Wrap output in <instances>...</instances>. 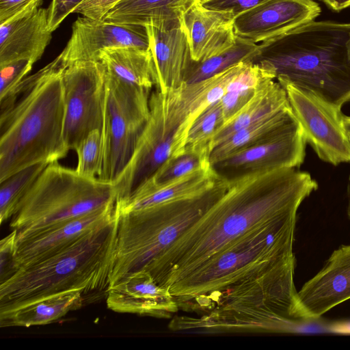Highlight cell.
Returning a JSON list of instances; mask_svg holds the SVG:
<instances>
[{"label": "cell", "mask_w": 350, "mask_h": 350, "mask_svg": "<svg viewBox=\"0 0 350 350\" xmlns=\"http://www.w3.org/2000/svg\"><path fill=\"white\" fill-rule=\"evenodd\" d=\"M105 74L125 83L151 90L156 76L149 49L113 46L100 51Z\"/></svg>", "instance_id": "obj_25"}, {"label": "cell", "mask_w": 350, "mask_h": 350, "mask_svg": "<svg viewBox=\"0 0 350 350\" xmlns=\"http://www.w3.org/2000/svg\"><path fill=\"white\" fill-rule=\"evenodd\" d=\"M242 62L206 79L193 83H184L178 88L186 119L176 135L172 157L183 154L185 138L191 124L207 108L221 98Z\"/></svg>", "instance_id": "obj_24"}, {"label": "cell", "mask_w": 350, "mask_h": 350, "mask_svg": "<svg viewBox=\"0 0 350 350\" xmlns=\"http://www.w3.org/2000/svg\"><path fill=\"white\" fill-rule=\"evenodd\" d=\"M267 0H209L202 5L208 9L230 13L234 18Z\"/></svg>", "instance_id": "obj_37"}, {"label": "cell", "mask_w": 350, "mask_h": 350, "mask_svg": "<svg viewBox=\"0 0 350 350\" xmlns=\"http://www.w3.org/2000/svg\"><path fill=\"white\" fill-rule=\"evenodd\" d=\"M64 137L68 150L91 131H102L105 102V72L99 61L72 63L62 72Z\"/></svg>", "instance_id": "obj_12"}, {"label": "cell", "mask_w": 350, "mask_h": 350, "mask_svg": "<svg viewBox=\"0 0 350 350\" xmlns=\"http://www.w3.org/2000/svg\"><path fill=\"white\" fill-rule=\"evenodd\" d=\"M114 184L79 175L58 163L48 164L22 200L10 228L17 232L79 217L116 203Z\"/></svg>", "instance_id": "obj_8"}, {"label": "cell", "mask_w": 350, "mask_h": 350, "mask_svg": "<svg viewBox=\"0 0 350 350\" xmlns=\"http://www.w3.org/2000/svg\"><path fill=\"white\" fill-rule=\"evenodd\" d=\"M318 188L307 172L284 168L228 180L221 198L144 270L167 289L243 234L295 214Z\"/></svg>", "instance_id": "obj_1"}, {"label": "cell", "mask_w": 350, "mask_h": 350, "mask_svg": "<svg viewBox=\"0 0 350 350\" xmlns=\"http://www.w3.org/2000/svg\"><path fill=\"white\" fill-rule=\"evenodd\" d=\"M288 107L284 89L278 81H269L258 89L241 110L215 133L211 142V152L238 131Z\"/></svg>", "instance_id": "obj_27"}, {"label": "cell", "mask_w": 350, "mask_h": 350, "mask_svg": "<svg viewBox=\"0 0 350 350\" xmlns=\"http://www.w3.org/2000/svg\"><path fill=\"white\" fill-rule=\"evenodd\" d=\"M224 124L219 100L207 108L191 124L185 138L183 153L196 152L210 157L211 140Z\"/></svg>", "instance_id": "obj_31"}, {"label": "cell", "mask_w": 350, "mask_h": 350, "mask_svg": "<svg viewBox=\"0 0 350 350\" xmlns=\"http://www.w3.org/2000/svg\"><path fill=\"white\" fill-rule=\"evenodd\" d=\"M262 45L237 36L234 45L225 52L202 62L193 61L186 75L185 83H193L210 78L245 61L254 62Z\"/></svg>", "instance_id": "obj_29"}, {"label": "cell", "mask_w": 350, "mask_h": 350, "mask_svg": "<svg viewBox=\"0 0 350 350\" xmlns=\"http://www.w3.org/2000/svg\"><path fill=\"white\" fill-rule=\"evenodd\" d=\"M276 79L286 93L306 144L319 158L333 165L350 163V140L343 126L342 107L287 79Z\"/></svg>", "instance_id": "obj_11"}, {"label": "cell", "mask_w": 350, "mask_h": 350, "mask_svg": "<svg viewBox=\"0 0 350 350\" xmlns=\"http://www.w3.org/2000/svg\"><path fill=\"white\" fill-rule=\"evenodd\" d=\"M150 91L105 74L103 156L99 180L115 185L129 164L149 118Z\"/></svg>", "instance_id": "obj_9"}, {"label": "cell", "mask_w": 350, "mask_h": 350, "mask_svg": "<svg viewBox=\"0 0 350 350\" xmlns=\"http://www.w3.org/2000/svg\"><path fill=\"white\" fill-rule=\"evenodd\" d=\"M87 301L79 291L53 295L16 309L0 313V327H30L46 325L78 310Z\"/></svg>", "instance_id": "obj_26"}, {"label": "cell", "mask_w": 350, "mask_h": 350, "mask_svg": "<svg viewBox=\"0 0 350 350\" xmlns=\"http://www.w3.org/2000/svg\"><path fill=\"white\" fill-rule=\"evenodd\" d=\"M207 165H211L208 155L196 152H185L170 157L144 184L161 185Z\"/></svg>", "instance_id": "obj_32"}, {"label": "cell", "mask_w": 350, "mask_h": 350, "mask_svg": "<svg viewBox=\"0 0 350 350\" xmlns=\"http://www.w3.org/2000/svg\"><path fill=\"white\" fill-rule=\"evenodd\" d=\"M328 329L340 334H350V321H338L329 325Z\"/></svg>", "instance_id": "obj_41"}, {"label": "cell", "mask_w": 350, "mask_h": 350, "mask_svg": "<svg viewBox=\"0 0 350 350\" xmlns=\"http://www.w3.org/2000/svg\"><path fill=\"white\" fill-rule=\"evenodd\" d=\"M33 64L19 60L0 66V98L16 87L31 71Z\"/></svg>", "instance_id": "obj_34"}, {"label": "cell", "mask_w": 350, "mask_h": 350, "mask_svg": "<svg viewBox=\"0 0 350 350\" xmlns=\"http://www.w3.org/2000/svg\"><path fill=\"white\" fill-rule=\"evenodd\" d=\"M47 165H31L0 182L1 224L17 213L22 200Z\"/></svg>", "instance_id": "obj_30"}, {"label": "cell", "mask_w": 350, "mask_h": 350, "mask_svg": "<svg viewBox=\"0 0 350 350\" xmlns=\"http://www.w3.org/2000/svg\"><path fill=\"white\" fill-rule=\"evenodd\" d=\"M64 68L58 55L0 98V182L31 165L58 161L68 152Z\"/></svg>", "instance_id": "obj_2"}, {"label": "cell", "mask_w": 350, "mask_h": 350, "mask_svg": "<svg viewBox=\"0 0 350 350\" xmlns=\"http://www.w3.org/2000/svg\"><path fill=\"white\" fill-rule=\"evenodd\" d=\"M208 1H209V0H198V1L201 4L205 3Z\"/></svg>", "instance_id": "obj_46"}, {"label": "cell", "mask_w": 350, "mask_h": 350, "mask_svg": "<svg viewBox=\"0 0 350 350\" xmlns=\"http://www.w3.org/2000/svg\"><path fill=\"white\" fill-rule=\"evenodd\" d=\"M321 12L312 0H267L234 18L235 35L267 44L312 21Z\"/></svg>", "instance_id": "obj_14"}, {"label": "cell", "mask_w": 350, "mask_h": 350, "mask_svg": "<svg viewBox=\"0 0 350 350\" xmlns=\"http://www.w3.org/2000/svg\"><path fill=\"white\" fill-rule=\"evenodd\" d=\"M347 193H348V206H347V215L350 218V176L349 178V183H348V187H347Z\"/></svg>", "instance_id": "obj_45"}, {"label": "cell", "mask_w": 350, "mask_h": 350, "mask_svg": "<svg viewBox=\"0 0 350 350\" xmlns=\"http://www.w3.org/2000/svg\"><path fill=\"white\" fill-rule=\"evenodd\" d=\"M342 123L346 131V133L350 140V116L343 115L342 117Z\"/></svg>", "instance_id": "obj_43"}, {"label": "cell", "mask_w": 350, "mask_h": 350, "mask_svg": "<svg viewBox=\"0 0 350 350\" xmlns=\"http://www.w3.org/2000/svg\"><path fill=\"white\" fill-rule=\"evenodd\" d=\"M346 50H347V55L349 62L350 63V31L349 33L348 38L346 42Z\"/></svg>", "instance_id": "obj_44"}, {"label": "cell", "mask_w": 350, "mask_h": 350, "mask_svg": "<svg viewBox=\"0 0 350 350\" xmlns=\"http://www.w3.org/2000/svg\"><path fill=\"white\" fill-rule=\"evenodd\" d=\"M296 220L297 213L247 232L171 285L178 309L202 314L219 293L295 261Z\"/></svg>", "instance_id": "obj_4"}, {"label": "cell", "mask_w": 350, "mask_h": 350, "mask_svg": "<svg viewBox=\"0 0 350 350\" xmlns=\"http://www.w3.org/2000/svg\"><path fill=\"white\" fill-rule=\"evenodd\" d=\"M16 234L17 231L13 230L0 242V282L7 280L12 275Z\"/></svg>", "instance_id": "obj_36"}, {"label": "cell", "mask_w": 350, "mask_h": 350, "mask_svg": "<svg viewBox=\"0 0 350 350\" xmlns=\"http://www.w3.org/2000/svg\"><path fill=\"white\" fill-rule=\"evenodd\" d=\"M350 23L311 21L267 44L254 62L340 107L350 101Z\"/></svg>", "instance_id": "obj_5"}, {"label": "cell", "mask_w": 350, "mask_h": 350, "mask_svg": "<svg viewBox=\"0 0 350 350\" xmlns=\"http://www.w3.org/2000/svg\"><path fill=\"white\" fill-rule=\"evenodd\" d=\"M57 252L16 269L0 282V313L71 291L107 295L112 272L120 211Z\"/></svg>", "instance_id": "obj_3"}, {"label": "cell", "mask_w": 350, "mask_h": 350, "mask_svg": "<svg viewBox=\"0 0 350 350\" xmlns=\"http://www.w3.org/2000/svg\"><path fill=\"white\" fill-rule=\"evenodd\" d=\"M350 299V245L334 250L327 263L297 292L304 321L317 320Z\"/></svg>", "instance_id": "obj_18"}, {"label": "cell", "mask_w": 350, "mask_h": 350, "mask_svg": "<svg viewBox=\"0 0 350 350\" xmlns=\"http://www.w3.org/2000/svg\"><path fill=\"white\" fill-rule=\"evenodd\" d=\"M108 308L156 318H170L179 309L172 295L145 271L133 273L110 286L106 295Z\"/></svg>", "instance_id": "obj_20"}, {"label": "cell", "mask_w": 350, "mask_h": 350, "mask_svg": "<svg viewBox=\"0 0 350 350\" xmlns=\"http://www.w3.org/2000/svg\"><path fill=\"white\" fill-rule=\"evenodd\" d=\"M84 0H52L47 8L49 30L54 31L62 22L72 13L74 9Z\"/></svg>", "instance_id": "obj_38"}, {"label": "cell", "mask_w": 350, "mask_h": 350, "mask_svg": "<svg viewBox=\"0 0 350 350\" xmlns=\"http://www.w3.org/2000/svg\"><path fill=\"white\" fill-rule=\"evenodd\" d=\"M146 28L157 89L167 92L179 88L193 62L183 21L159 27L147 25Z\"/></svg>", "instance_id": "obj_19"}, {"label": "cell", "mask_w": 350, "mask_h": 350, "mask_svg": "<svg viewBox=\"0 0 350 350\" xmlns=\"http://www.w3.org/2000/svg\"><path fill=\"white\" fill-rule=\"evenodd\" d=\"M331 9L340 11L350 6V0H321Z\"/></svg>", "instance_id": "obj_42"}, {"label": "cell", "mask_w": 350, "mask_h": 350, "mask_svg": "<svg viewBox=\"0 0 350 350\" xmlns=\"http://www.w3.org/2000/svg\"><path fill=\"white\" fill-rule=\"evenodd\" d=\"M149 49L146 27L116 24L102 18L78 17L71 36L59 55L66 66L80 61H98L100 51L113 46Z\"/></svg>", "instance_id": "obj_16"}, {"label": "cell", "mask_w": 350, "mask_h": 350, "mask_svg": "<svg viewBox=\"0 0 350 350\" xmlns=\"http://www.w3.org/2000/svg\"><path fill=\"white\" fill-rule=\"evenodd\" d=\"M295 118L290 107L238 131L213 148L209 157L211 166L233 153L255 145L277 133Z\"/></svg>", "instance_id": "obj_28"}, {"label": "cell", "mask_w": 350, "mask_h": 350, "mask_svg": "<svg viewBox=\"0 0 350 350\" xmlns=\"http://www.w3.org/2000/svg\"><path fill=\"white\" fill-rule=\"evenodd\" d=\"M198 0H118L103 16L116 24L159 27L183 21Z\"/></svg>", "instance_id": "obj_23"}, {"label": "cell", "mask_w": 350, "mask_h": 350, "mask_svg": "<svg viewBox=\"0 0 350 350\" xmlns=\"http://www.w3.org/2000/svg\"><path fill=\"white\" fill-rule=\"evenodd\" d=\"M256 91H229L224 94L219 100L224 124L241 110L253 97Z\"/></svg>", "instance_id": "obj_35"}, {"label": "cell", "mask_w": 350, "mask_h": 350, "mask_svg": "<svg viewBox=\"0 0 350 350\" xmlns=\"http://www.w3.org/2000/svg\"><path fill=\"white\" fill-rule=\"evenodd\" d=\"M228 187V180L220 177L208 189L189 197L136 211L119 209L109 286L133 273L144 271L221 198Z\"/></svg>", "instance_id": "obj_7"}, {"label": "cell", "mask_w": 350, "mask_h": 350, "mask_svg": "<svg viewBox=\"0 0 350 350\" xmlns=\"http://www.w3.org/2000/svg\"><path fill=\"white\" fill-rule=\"evenodd\" d=\"M42 0H31L21 10L0 23V66L19 60L33 64L52 39L47 8Z\"/></svg>", "instance_id": "obj_17"}, {"label": "cell", "mask_w": 350, "mask_h": 350, "mask_svg": "<svg viewBox=\"0 0 350 350\" xmlns=\"http://www.w3.org/2000/svg\"><path fill=\"white\" fill-rule=\"evenodd\" d=\"M295 261L264 276L233 286L213 297L200 317H176L175 331L291 332L304 322L293 275Z\"/></svg>", "instance_id": "obj_6"}, {"label": "cell", "mask_w": 350, "mask_h": 350, "mask_svg": "<svg viewBox=\"0 0 350 350\" xmlns=\"http://www.w3.org/2000/svg\"><path fill=\"white\" fill-rule=\"evenodd\" d=\"M234 16L197 2L183 16L193 61L202 62L231 48L237 38Z\"/></svg>", "instance_id": "obj_21"}, {"label": "cell", "mask_w": 350, "mask_h": 350, "mask_svg": "<svg viewBox=\"0 0 350 350\" xmlns=\"http://www.w3.org/2000/svg\"><path fill=\"white\" fill-rule=\"evenodd\" d=\"M118 0H84L78 5L72 13H79L92 18H103L107 12Z\"/></svg>", "instance_id": "obj_39"}, {"label": "cell", "mask_w": 350, "mask_h": 350, "mask_svg": "<svg viewBox=\"0 0 350 350\" xmlns=\"http://www.w3.org/2000/svg\"><path fill=\"white\" fill-rule=\"evenodd\" d=\"M117 209V204L114 203L79 217L17 232L12 275L16 269L57 252L89 231L108 222L116 215Z\"/></svg>", "instance_id": "obj_15"}, {"label": "cell", "mask_w": 350, "mask_h": 350, "mask_svg": "<svg viewBox=\"0 0 350 350\" xmlns=\"http://www.w3.org/2000/svg\"><path fill=\"white\" fill-rule=\"evenodd\" d=\"M150 115L133 154L115 187L117 201L126 200L172 156L176 135L186 119L178 88L157 89L149 100Z\"/></svg>", "instance_id": "obj_10"}, {"label": "cell", "mask_w": 350, "mask_h": 350, "mask_svg": "<svg viewBox=\"0 0 350 350\" xmlns=\"http://www.w3.org/2000/svg\"><path fill=\"white\" fill-rule=\"evenodd\" d=\"M75 151L78 159L76 172L86 178H98L103 156L102 131L95 129L91 131L78 144Z\"/></svg>", "instance_id": "obj_33"}, {"label": "cell", "mask_w": 350, "mask_h": 350, "mask_svg": "<svg viewBox=\"0 0 350 350\" xmlns=\"http://www.w3.org/2000/svg\"><path fill=\"white\" fill-rule=\"evenodd\" d=\"M219 178L211 165L202 167L161 185L143 184L117 205L120 211H131L189 197L208 189Z\"/></svg>", "instance_id": "obj_22"}, {"label": "cell", "mask_w": 350, "mask_h": 350, "mask_svg": "<svg viewBox=\"0 0 350 350\" xmlns=\"http://www.w3.org/2000/svg\"><path fill=\"white\" fill-rule=\"evenodd\" d=\"M306 146L302 130L295 118L277 133L233 153L212 167L227 180L258 172L298 168L304 163Z\"/></svg>", "instance_id": "obj_13"}, {"label": "cell", "mask_w": 350, "mask_h": 350, "mask_svg": "<svg viewBox=\"0 0 350 350\" xmlns=\"http://www.w3.org/2000/svg\"><path fill=\"white\" fill-rule=\"evenodd\" d=\"M31 0H0V23L25 8Z\"/></svg>", "instance_id": "obj_40"}]
</instances>
